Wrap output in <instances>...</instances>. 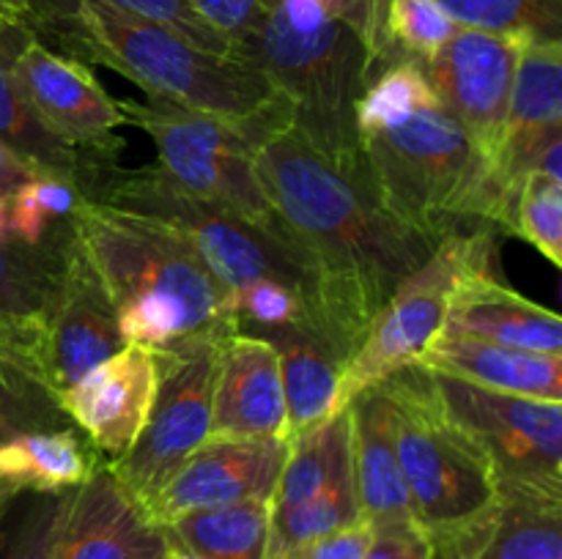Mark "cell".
Segmentation results:
<instances>
[{"label": "cell", "mask_w": 562, "mask_h": 559, "mask_svg": "<svg viewBox=\"0 0 562 559\" xmlns=\"http://www.w3.org/2000/svg\"><path fill=\"white\" fill-rule=\"evenodd\" d=\"M165 559H195V557H192L190 551H184V548H179V546H170V551L165 554Z\"/></svg>", "instance_id": "obj_46"}, {"label": "cell", "mask_w": 562, "mask_h": 559, "mask_svg": "<svg viewBox=\"0 0 562 559\" xmlns=\"http://www.w3.org/2000/svg\"><path fill=\"white\" fill-rule=\"evenodd\" d=\"M360 504L355 493V477H340L327 491L316 493L307 502L294 504L289 510H272V526H269V554L267 559L280 557L296 546L327 537L346 526L360 524Z\"/></svg>", "instance_id": "obj_30"}, {"label": "cell", "mask_w": 562, "mask_h": 559, "mask_svg": "<svg viewBox=\"0 0 562 559\" xmlns=\"http://www.w3.org/2000/svg\"><path fill=\"white\" fill-rule=\"evenodd\" d=\"M9 236V203L5 197H0V239Z\"/></svg>", "instance_id": "obj_45"}, {"label": "cell", "mask_w": 562, "mask_h": 559, "mask_svg": "<svg viewBox=\"0 0 562 559\" xmlns=\"http://www.w3.org/2000/svg\"><path fill=\"white\" fill-rule=\"evenodd\" d=\"M231 58L261 71L294 107V124L344 173L366 179L355 104L379 66L318 0H263Z\"/></svg>", "instance_id": "obj_5"}, {"label": "cell", "mask_w": 562, "mask_h": 559, "mask_svg": "<svg viewBox=\"0 0 562 559\" xmlns=\"http://www.w3.org/2000/svg\"><path fill=\"white\" fill-rule=\"evenodd\" d=\"M272 499L223 504L165 524L170 543L195 559H267Z\"/></svg>", "instance_id": "obj_27"}, {"label": "cell", "mask_w": 562, "mask_h": 559, "mask_svg": "<svg viewBox=\"0 0 562 559\" xmlns=\"http://www.w3.org/2000/svg\"><path fill=\"white\" fill-rule=\"evenodd\" d=\"M108 3L159 22V25L184 36L190 44H195L198 49H206V53L220 55V58H231V53H234L231 38L214 25H209L187 0H108Z\"/></svg>", "instance_id": "obj_38"}, {"label": "cell", "mask_w": 562, "mask_h": 559, "mask_svg": "<svg viewBox=\"0 0 562 559\" xmlns=\"http://www.w3.org/2000/svg\"><path fill=\"white\" fill-rule=\"evenodd\" d=\"M157 381L154 351L124 343L113 356L66 387L58 403L93 449L104 453V460H115L135 447L157 398Z\"/></svg>", "instance_id": "obj_16"}, {"label": "cell", "mask_w": 562, "mask_h": 559, "mask_svg": "<svg viewBox=\"0 0 562 559\" xmlns=\"http://www.w3.org/2000/svg\"><path fill=\"white\" fill-rule=\"evenodd\" d=\"M415 365L488 392L562 403V354H538V351L439 334L417 356Z\"/></svg>", "instance_id": "obj_21"}, {"label": "cell", "mask_w": 562, "mask_h": 559, "mask_svg": "<svg viewBox=\"0 0 562 559\" xmlns=\"http://www.w3.org/2000/svg\"><path fill=\"white\" fill-rule=\"evenodd\" d=\"M209 25L217 27L220 33L231 38H239L250 27L258 11L263 9V0H187Z\"/></svg>", "instance_id": "obj_42"}, {"label": "cell", "mask_w": 562, "mask_h": 559, "mask_svg": "<svg viewBox=\"0 0 562 559\" xmlns=\"http://www.w3.org/2000/svg\"><path fill=\"white\" fill-rule=\"evenodd\" d=\"M280 356L285 398V442L313 431L338 411L340 360L302 329H263Z\"/></svg>", "instance_id": "obj_23"}, {"label": "cell", "mask_w": 562, "mask_h": 559, "mask_svg": "<svg viewBox=\"0 0 562 559\" xmlns=\"http://www.w3.org/2000/svg\"><path fill=\"white\" fill-rule=\"evenodd\" d=\"M27 38H31V31L22 22L0 31V140L9 142L38 173L58 175V179L71 181L80 190V195H86L99 170L110 162H119V159L75 151V148L55 140L33 118L31 107L25 104V99H22L20 88L14 82V75H11L16 53L25 47Z\"/></svg>", "instance_id": "obj_22"}, {"label": "cell", "mask_w": 562, "mask_h": 559, "mask_svg": "<svg viewBox=\"0 0 562 559\" xmlns=\"http://www.w3.org/2000/svg\"><path fill=\"white\" fill-rule=\"evenodd\" d=\"M562 132V38L527 42L510 88L499 146Z\"/></svg>", "instance_id": "obj_28"}, {"label": "cell", "mask_w": 562, "mask_h": 559, "mask_svg": "<svg viewBox=\"0 0 562 559\" xmlns=\"http://www.w3.org/2000/svg\"><path fill=\"white\" fill-rule=\"evenodd\" d=\"M170 546L165 526L154 524L102 464L69 493L55 559H165Z\"/></svg>", "instance_id": "obj_17"}, {"label": "cell", "mask_w": 562, "mask_h": 559, "mask_svg": "<svg viewBox=\"0 0 562 559\" xmlns=\"http://www.w3.org/2000/svg\"><path fill=\"white\" fill-rule=\"evenodd\" d=\"M212 436L285 438L280 356L261 334L239 329L220 343L212 392Z\"/></svg>", "instance_id": "obj_18"}, {"label": "cell", "mask_w": 562, "mask_h": 559, "mask_svg": "<svg viewBox=\"0 0 562 559\" xmlns=\"http://www.w3.org/2000/svg\"><path fill=\"white\" fill-rule=\"evenodd\" d=\"M69 223L108 290L124 343L173 351L223 343L241 329L228 288L168 225L86 197Z\"/></svg>", "instance_id": "obj_4"}, {"label": "cell", "mask_w": 562, "mask_h": 559, "mask_svg": "<svg viewBox=\"0 0 562 559\" xmlns=\"http://www.w3.org/2000/svg\"><path fill=\"white\" fill-rule=\"evenodd\" d=\"M80 201V190L71 181L58 175H33L5 197L9 233L22 244H42L58 225L75 214Z\"/></svg>", "instance_id": "obj_34"}, {"label": "cell", "mask_w": 562, "mask_h": 559, "mask_svg": "<svg viewBox=\"0 0 562 559\" xmlns=\"http://www.w3.org/2000/svg\"><path fill=\"white\" fill-rule=\"evenodd\" d=\"M16 88L44 132L75 151L119 159L124 126L119 99L110 96L82 60L66 58L47 44L27 38L11 66Z\"/></svg>", "instance_id": "obj_12"}, {"label": "cell", "mask_w": 562, "mask_h": 559, "mask_svg": "<svg viewBox=\"0 0 562 559\" xmlns=\"http://www.w3.org/2000/svg\"><path fill=\"white\" fill-rule=\"evenodd\" d=\"M119 110L124 124L137 126L151 137L157 146V164L181 190L225 208L261 233L291 247L256 175V142L239 126L217 115L154 99H119Z\"/></svg>", "instance_id": "obj_8"}, {"label": "cell", "mask_w": 562, "mask_h": 559, "mask_svg": "<svg viewBox=\"0 0 562 559\" xmlns=\"http://www.w3.org/2000/svg\"><path fill=\"white\" fill-rule=\"evenodd\" d=\"M505 233L530 241L549 263L562 266V181L527 173L514 197Z\"/></svg>", "instance_id": "obj_35"}, {"label": "cell", "mask_w": 562, "mask_h": 559, "mask_svg": "<svg viewBox=\"0 0 562 559\" xmlns=\"http://www.w3.org/2000/svg\"><path fill=\"white\" fill-rule=\"evenodd\" d=\"M102 464V453H97L75 425L22 433L0 444V480L22 493L71 491Z\"/></svg>", "instance_id": "obj_24"}, {"label": "cell", "mask_w": 562, "mask_h": 559, "mask_svg": "<svg viewBox=\"0 0 562 559\" xmlns=\"http://www.w3.org/2000/svg\"><path fill=\"white\" fill-rule=\"evenodd\" d=\"M256 175L311 277V327L346 365L393 290L439 244L395 219L366 179L329 162L296 124L256 146Z\"/></svg>", "instance_id": "obj_1"}, {"label": "cell", "mask_w": 562, "mask_h": 559, "mask_svg": "<svg viewBox=\"0 0 562 559\" xmlns=\"http://www.w3.org/2000/svg\"><path fill=\"white\" fill-rule=\"evenodd\" d=\"M285 458H289L285 438L209 436L143 510L154 524L165 526L195 510L272 499Z\"/></svg>", "instance_id": "obj_14"}, {"label": "cell", "mask_w": 562, "mask_h": 559, "mask_svg": "<svg viewBox=\"0 0 562 559\" xmlns=\"http://www.w3.org/2000/svg\"><path fill=\"white\" fill-rule=\"evenodd\" d=\"M335 20L346 22L371 49L376 66L387 64L384 47V0H318Z\"/></svg>", "instance_id": "obj_39"}, {"label": "cell", "mask_w": 562, "mask_h": 559, "mask_svg": "<svg viewBox=\"0 0 562 559\" xmlns=\"http://www.w3.org/2000/svg\"><path fill=\"white\" fill-rule=\"evenodd\" d=\"M22 25L66 58L119 71L154 102L239 126L256 146L274 129L294 124L291 102L261 71L198 49L170 27L108 0H31Z\"/></svg>", "instance_id": "obj_3"}, {"label": "cell", "mask_w": 562, "mask_h": 559, "mask_svg": "<svg viewBox=\"0 0 562 559\" xmlns=\"http://www.w3.org/2000/svg\"><path fill=\"white\" fill-rule=\"evenodd\" d=\"M69 425V417L60 411L58 395L42 378L9 362H0V444L22 433Z\"/></svg>", "instance_id": "obj_36"}, {"label": "cell", "mask_w": 562, "mask_h": 559, "mask_svg": "<svg viewBox=\"0 0 562 559\" xmlns=\"http://www.w3.org/2000/svg\"><path fill=\"white\" fill-rule=\"evenodd\" d=\"M71 225V223H69ZM124 345L97 269L69 233L58 288L44 323V378L55 395Z\"/></svg>", "instance_id": "obj_15"}, {"label": "cell", "mask_w": 562, "mask_h": 559, "mask_svg": "<svg viewBox=\"0 0 562 559\" xmlns=\"http://www.w3.org/2000/svg\"><path fill=\"white\" fill-rule=\"evenodd\" d=\"M71 491L20 493L0 518V559H55V543Z\"/></svg>", "instance_id": "obj_32"}, {"label": "cell", "mask_w": 562, "mask_h": 559, "mask_svg": "<svg viewBox=\"0 0 562 559\" xmlns=\"http://www.w3.org/2000/svg\"><path fill=\"white\" fill-rule=\"evenodd\" d=\"M530 38L461 27L423 64L439 102L464 126L472 146L492 164L508 118L516 64Z\"/></svg>", "instance_id": "obj_13"}, {"label": "cell", "mask_w": 562, "mask_h": 559, "mask_svg": "<svg viewBox=\"0 0 562 559\" xmlns=\"http://www.w3.org/2000/svg\"><path fill=\"white\" fill-rule=\"evenodd\" d=\"M461 27L547 42L562 38V0H437Z\"/></svg>", "instance_id": "obj_31"}, {"label": "cell", "mask_w": 562, "mask_h": 559, "mask_svg": "<svg viewBox=\"0 0 562 559\" xmlns=\"http://www.w3.org/2000/svg\"><path fill=\"white\" fill-rule=\"evenodd\" d=\"M69 233L71 225L66 219L36 247L22 244L11 233L0 239V318L3 321L44 338V323L58 288Z\"/></svg>", "instance_id": "obj_26"}, {"label": "cell", "mask_w": 562, "mask_h": 559, "mask_svg": "<svg viewBox=\"0 0 562 559\" xmlns=\"http://www.w3.org/2000/svg\"><path fill=\"white\" fill-rule=\"evenodd\" d=\"M497 497L481 559H562V486L497 482Z\"/></svg>", "instance_id": "obj_25"}, {"label": "cell", "mask_w": 562, "mask_h": 559, "mask_svg": "<svg viewBox=\"0 0 562 559\" xmlns=\"http://www.w3.org/2000/svg\"><path fill=\"white\" fill-rule=\"evenodd\" d=\"M362 173L379 203L434 244L475 228L497 230L492 164L445 110L415 60L379 69L355 104Z\"/></svg>", "instance_id": "obj_2"}, {"label": "cell", "mask_w": 562, "mask_h": 559, "mask_svg": "<svg viewBox=\"0 0 562 559\" xmlns=\"http://www.w3.org/2000/svg\"><path fill=\"white\" fill-rule=\"evenodd\" d=\"M351 477H355L360 518L371 529L415 524L409 491L395 453L393 409L382 387L357 395L349 406Z\"/></svg>", "instance_id": "obj_20"}, {"label": "cell", "mask_w": 562, "mask_h": 559, "mask_svg": "<svg viewBox=\"0 0 562 559\" xmlns=\"http://www.w3.org/2000/svg\"><path fill=\"white\" fill-rule=\"evenodd\" d=\"M450 414L492 458L497 482L562 486V403L488 392L434 373Z\"/></svg>", "instance_id": "obj_11"}, {"label": "cell", "mask_w": 562, "mask_h": 559, "mask_svg": "<svg viewBox=\"0 0 562 559\" xmlns=\"http://www.w3.org/2000/svg\"><path fill=\"white\" fill-rule=\"evenodd\" d=\"M351 475L349 409L289 442V458L272 493V510H289Z\"/></svg>", "instance_id": "obj_29"}, {"label": "cell", "mask_w": 562, "mask_h": 559, "mask_svg": "<svg viewBox=\"0 0 562 559\" xmlns=\"http://www.w3.org/2000/svg\"><path fill=\"white\" fill-rule=\"evenodd\" d=\"M459 31L437 0H384L387 60L428 64Z\"/></svg>", "instance_id": "obj_33"}, {"label": "cell", "mask_w": 562, "mask_h": 559, "mask_svg": "<svg viewBox=\"0 0 562 559\" xmlns=\"http://www.w3.org/2000/svg\"><path fill=\"white\" fill-rule=\"evenodd\" d=\"M371 537L373 529L366 521H360V524L346 526V529L333 532V535L318 537V540L305 543V546L283 551L274 559H360L366 554Z\"/></svg>", "instance_id": "obj_40"}, {"label": "cell", "mask_w": 562, "mask_h": 559, "mask_svg": "<svg viewBox=\"0 0 562 559\" xmlns=\"http://www.w3.org/2000/svg\"><path fill=\"white\" fill-rule=\"evenodd\" d=\"M220 343H195L157 356V398L135 447L104 460L119 486L146 507L179 466L212 436V392Z\"/></svg>", "instance_id": "obj_10"}, {"label": "cell", "mask_w": 562, "mask_h": 559, "mask_svg": "<svg viewBox=\"0 0 562 559\" xmlns=\"http://www.w3.org/2000/svg\"><path fill=\"white\" fill-rule=\"evenodd\" d=\"M497 230L475 228L453 233L434 255L412 272L387 305L376 312L366 338L340 367L338 411L366 389L379 387L393 373L415 365L417 356L442 334L456 285L477 272H492Z\"/></svg>", "instance_id": "obj_9"}, {"label": "cell", "mask_w": 562, "mask_h": 559, "mask_svg": "<svg viewBox=\"0 0 562 559\" xmlns=\"http://www.w3.org/2000/svg\"><path fill=\"white\" fill-rule=\"evenodd\" d=\"M360 559H437V551L415 524H404L373 529L371 543Z\"/></svg>", "instance_id": "obj_41"}, {"label": "cell", "mask_w": 562, "mask_h": 559, "mask_svg": "<svg viewBox=\"0 0 562 559\" xmlns=\"http://www.w3.org/2000/svg\"><path fill=\"white\" fill-rule=\"evenodd\" d=\"M379 387L393 409L412 521L437 559H481L499 502L492 458L450 414L431 370L409 365Z\"/></svg>", "instance_id": "obj_6"}, {"label": "cell", "mask_w": 562, "mask_h": 559, "mask_svg": "<svg viewBox=\"0 0 562 559\" xmlns=\"http://www.w3.org/2000/svg\"><path fill=\"white\" fill-rule=\"evenodd\" d=\"M31 0H0V31L11 25H20L27 14Z\"/></svg>", "instance_id": "obj_44"}, {"label": "cell", "mask_w": 562, "mask_h": 559, "mask_svg": "<svg viewBox=\"0 0 562 559\" xmlns=\"http://www.w3.org/2000/svg\"><path fill=\"white\" fill-rule=\"evenodd\" d=\"M239 323H256L258 329H302L311 332V312L300 290L274 280H258L231 296Z\"/></svg>", "instance_id": "obj_37"}, {"label": "cell", "mask_w": 562, "mask_h": 559, "mask_svg": "<svg viewBox=\"0 0 562 559\" xmlns=\"http://www.w3.org/2000/svg\"><path fill=\"white\" fill-rule=\"evenodd\" d=\"M33 175H47V173H38V170L33 168L25 157H20L9 142L0 140V197H9L16 186L25 184V181L33 179Z\"/></svg>", "instance_id": "obj_43"}, {"label": "cell", "mask_w": 562, "mask_h": 559, "mask_svg": "<svg viewBox=\"0 0 562 559\" xmlns=\"http://www.w3.org/2000/svg\"><path fill=\"white\" fill-rule=\"evenodd\" d=\"M442 334L538 354H562V318L558 312L503 285L492 272L470 274L456 285Z\"/></svg>", "instance_id": "obj_19"}, {"label": "cell", "mask_w": 562, "mask_h": 559, "mask_svg": "<svg viewBox=\"0 0 562 559\" xmlns=\"http://www.w3.org/2000/svg\"><path fill=\"white\" fill-rule=\"evenodd\" d=\"M86 201L124 208L168 225L195 250L231 296L258 280H274L300 290L311 312V277L291 247L261 233L225 208L190 195L159 164L135 170L119 168V162L108 164L88 186Z\"/></svg>", "instance_id": "obj_7"}]
</instances>
